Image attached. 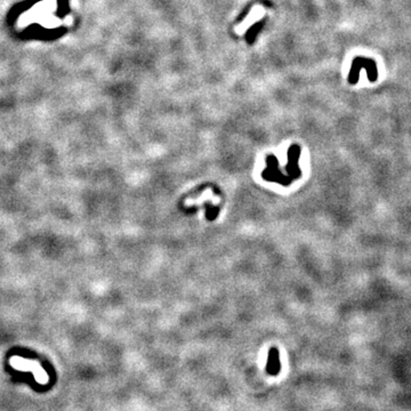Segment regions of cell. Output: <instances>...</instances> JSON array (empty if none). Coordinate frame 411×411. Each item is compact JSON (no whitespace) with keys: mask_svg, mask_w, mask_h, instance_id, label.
Listing matches in <instances>:
<instances>
[{"mask_svg":"<svg viewBox=\"0 0 411 411\" xmlns=\"http://www.w3.org/2000/svg\"><path fill=\"white\" fill-rule=\"evenodd\" d=\"M279 357H280L279 352H278V349L276 347L270 349V352H268V357H267L266 371L268 375H271V376H277V375L279 374L281 369Z\"/></svg>","mask_w":411,"mask_h":411,"instance_id":"obj_1","label":"cell"}]
</instances>
